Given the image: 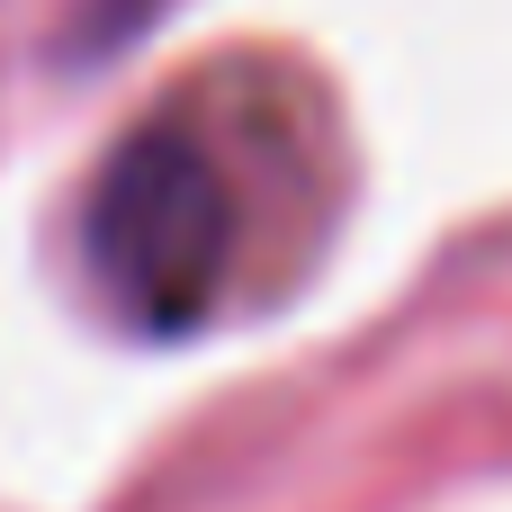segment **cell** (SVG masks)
<instances>
[{"instance_id":"cell-1","label":"cell","mask_w":512,"mask_h":512,"mask_svg":"<svg viewBox=\"0 0 512 512\" xmlns=\"http://www.w3.org/2000/svg\"><path fill=\"white\" fill-rule=\"evenodd\" d=\"M81 243H90L99 288L135 324H189L216 297L225 252H234V198L207 144L180 126H135L90 189Z\"/></svg>"}]
</instances>
